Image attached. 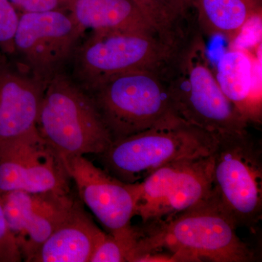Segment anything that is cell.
<instances>
[{"mask_svg": "<svg viewBox=\"0 0 262 262\" xmlns=\"http://www.w3.org/2000/svg\"><path fill=\"white\" fill-rule=\"evenodd\" d=\"M5 220L22 259L32 262L45 241L75 209L69 192H0Z\"/></svg>", "mask_w": 262, "mask_h": 262, "instance_id": "cell-11", "label": "cell"}, {"mask_svg": "<svg viewBox=\"0 0 262 262\" xmlns=\"http://www.w3.org/2000/svg\"><path fill=\"white\" fill-rule=\"evenodd\" d=\"M183 39L170 42L155 32H92L76 48L70 63L71 77L88 92L112 77L134 71L165 73Z\"/></svg>", "mask_w": 262, "mask_h": 262, "instance_id": "cell-5", "label": "cell"}, {"mask_svg": "<svg viewBox=\"0 0 262 262\" xmlns=\"http://www.w3.org/2000/svg\"><path fill=\"white\" fill-rule=\"evenodd\" d=\"M113 141L175 115L165 73L139 70L115 76L88 91Z\"/></svg>", "mask_w": 262, "mask_h": 262, "instance_id": "cell-6", "label": "cell"}, {"mask_svg": "<svg viewBox=\"0 0 262 262\" xmlns=\"http://www.w3.org/2000/svg\"><path fill=\"white\" fill-rule=\"evenodd\" d=\"M77 1H79V0H62V3H63V8L69 10L70 7Z\"/></svg>", "mask_w": 262, "mask_h": 262, "instance_id": "cell-26", "label": "cell"}, {"mask_svg": "<svg viewBox=\"0 0 262 262\" xmlns=\"http://www.w3.org/2000/svg\"><path fill=\"white\" fill-rule=\"evenodd\" d=\"M139 237V228L132 225L105 234L95 248L91 262H129Z\"/></svg>", "mask_w": 262, "mask_h": 262, "instance_id": "cell-19", "label": "cell"}, {"mask_svg": "<svg viewBox=\"0 0 262 262\" xmlns=\"http://www.w3.org/2000/svg\"><path fill=\"white\" fill-rule=\"evenodd\" d=\"M64 163L37 126L0 140V192H70Z\"/></svg>", "mask_w": 262, "mask_h": 262, "instance_id": "cell-10", "label": "cell"}, {"mask_svg": "<svg viewBox=\"0 0 262 262\" xmlns=\"http://www.w3.org/2000/svg\"><path fill=\"white\" fill-rule=\"evenodd\" d=\"M261 46L254 52L229 49L217 63L221 90L248 124L261 123Z\"/></svg>", "mask_w": 262, "mask_h": 262, "instance_id": "cell-14", "label": "cell"}, {"mask_svg": "<svg viewBox=\"0 0 262 262\" xmlns=\"http://www.w3.org/2000/svg\"><path fill=\"white\" fill-rule=\"evenodd\" d=\"M207 54L201 34L187 33L167 75L174 113L216 136L246 134L249 124L222 92Z\"/></svg>", "mask_w": 262, "mask_h": 262, "instance_id": "cell-2", "label": "cell"}, {"mask_svg": "<svg viewBox=\"0 0 262 262\" xmlns=\"http://www.w3.org/2000/svg\"><path fill=\"white\" fill-rule=\"evenodd\" d=\"M105 234L77 205L45 241L32 262H91Z\"/></svg>", "mask_w": 262, "mask_h": 262, "instance_id": "cell-15", "label": "cell"}, {"mask_svg": "<svg viewBox=\"0 0 262 262\" xmlns=\"http://www.w3.org/2000/svg\"><path fill=\"white\" fill-rule=\"evenodd\" d=\"M261 4V0H192L202 30L229 42L253 13L262 9Z\"/></svg>", "mask_w": 262, "mask_h": 262, "instance_id": "cell-17", "label": "cell"}, {"mask_svg": "<svg viewBox=\"0 0 262 262\" xmlns=\"http://www.w3.org/2000/svg\"><path fill=\"white\" fill-rule=\"evenodd\" d=\"M63 161L81 199L108 232L131 226V220L136 216L137 182H122L84 156Z\"/></svg>", "mask_w": 262, "mask_h": 262, "instance_id": "cell-12", "label": "cell"}, {"mask_svg": "<svg viewBox=\"0 0 262 262\" xmlns=\"http://www.w3.org/2000/svg\"><path fill=\"white\" fill-rule=\"evenodd\" d=\"M20 13H37L65 9L62 0H10Z\"/></svg>", "mask_w": 262, "mask_h": 262, "instance_id": "cell-23", "label": "cell"}, {"mask_svg": "<svg viewBox=\"0 0 262 262\" xmlns=\"http://www.w3.org/2000/svg\"><path fill=\"white\" fill-rule=\"evenodd\" d=\"M213 196L237 227L254 229L262 215V151L248 133L218 136Z\"/></svg>", "mask_w": 262, "mask_h": 262, "instance_id": "cell-7", "label": "cell"}, {"mask_svg": "<svg viewBox=\"0 0 262 262\" xmlns=\"http://www.w3.org/2000/svg\"><path fill=\"white\" fill-rule=\"evenodd\" d=\"M20 13L10 0H0V52L7 56L14 55V39Z\"/></svg>", "mask_w": 262, "mask_h": 262, "instance_id": "cell-20", "label": "cell"}, {"mask_svg": "<svg viewBox=\"0 0 262 262\" xmlns=\"http://www.w3.org/2000/svg\"><path fill=\"white\" fill-rule=\"evenodd\" d=\"M84 32L67 9L20 13L12 58L46 87L70 64Z\"/></svg>", "mask_w": 262, "mask_h": 262, "instance_id": "cell-9", "label": "cell"}, {"mask_svg": "<svg viewBox=\"0 0 262 262\" xmlns=\"http://www.w3.org/2000/svg\"><path fill=\"white\" fill-rule=\"evenodd\" d=\"M183 18H185L188 10L192 7V0H169Z\"/></svg>", "mask_w": 262, "mask_h": 262, "instance_id": "cell-25", "label": "cell"}, {"mask_svg": "<svg viewBox=\"0 0 262 262\" xmlns=\"http://www.w3.org/2000/svg\"><path fill=\"white\" fill-rule=\"evenodd\" d=\"M21 255L13 234L8 228L0 196V262H19Z\"/></svg>", "mask_w": 262, "mask_h": 262, "instance_id": "cell-22", "label": "cell"}, {"mask_svg": "<svg viewBox=\"0 0 262 262\" xmlns=\"http://www.w3.org/2000/svg\"><path fill=\"white\" fill-rule=\"evenodd\" d=\"M217 141L218 136L173 115L146 130L113 141L98 156L108 173L133 184L167 164L211 155Z\"/></svg>", "mask_w": 262, "mask_h": 262, "instance_id": "cell-3", "label": "cell"}, {"mask_svg": "<svg viewBox=\"0 0 262 262\" xmlns=\"http://www.w3.org/2000/svg\"><path fill=\"white\" fill-rule=\"evenodd\" d=\"M213 153L164 165L137 182L135 215L144 223L194 208L213 194Z\"/></svg>", "mask_w": 262, "mask_h": 262, "instance_id": "cell-8", "label": "cell"}, {"mask_svg": "<svg viewBox=\"0 0 262 262\" xmlns=\"http://www.w3.org/2000/svg\"><path fill=\"white\" fill-rule=\"evenodd\" d=\"M262 9L257 10L245 22L230 41V49L253 51L261 45Z\"/></svg>", "mask_w": 262, "mask_h": 262, "instance_id": "cell-21", "label": "cell"}, {"mask_svg": "<svg viewBox=\"0 0 262 262\" xmlns=\"http://www.w3.org/2000/svg\"><path fill=\"white\" fill-rule=\"evenodd\" d=\"M136 262H177L171 253L160 251L146 253L138 258Z\"/></svg>", "mask_w": 262, "mask_h": 262, "instance_id": "cell-24", "label": "cell"}, {"mask_svg": "<svg viewBox=\"0 0 262 262\" xmlns=\"http://www.w3.org/2000/svg\"><path fill=\"white\" fill-rule=\"evenodd\" d=\"M36 126L63 160L102 154L113 142L92 98L64 71L46 83Z\"/></svg>", "mask_w": 262, "mask_h": 262, "instance_id": "cell-4", "label": "cell"}, {"mask_svg": "<svg viewBox=\"0 0 262 262\" xmlns=\"http://www.w3.org/2000/svg\"><path fill=\"white\" fill-rule=\"evenodd\" d=\"M44 89L14 58L0 52V140L36 126Z\"/></svg>", "mask_w": 262, "mask_h": 262, "instance_id": "cell-13", "label": "cell"}, {"mask_svg": "<svg viewBox=\"0 0 262 262\" xmlns=\"http://www.w3.org/2000/svg\"><path fill=\"white\" fill-rule=\"evenodd\" d=\"M164 39L177 42L184 34L182 18L169 0H134Z\"/></svg>", "mask_w": 262, "mask_h": 262, "instance_id": "cell-18", "label": "cell"}, {"mask_svg": "<svg viewBox=\"0 0 262 262\" xmlns=\"http://www.w3.org/2000/svg\"><path fill=\"white\" fill-rule=\"evenodd\" d=\"M68 10L84 31L159 34L134 0H79Z\"/></svg>", "mask_w": 262, "mask_h": 262, "instance_id": "cell-16", "label": "cell"}, {"mask_svg": "<svg viewBox=\"0 0 262 262\" xmlns=\"http://www.w3.org/2000/svg\"><path fill=\"white\" fill-rule=\"evenodd\" d=\"M139 229L130 262L166 250L176 261L249 262L254 253L236 232L237 225L211 196L187 211Z\"/></svg>", "mask_w": 262, "mask_h": 262, "instance_id": "cell-1", "label": "cell"}]
</instances>
